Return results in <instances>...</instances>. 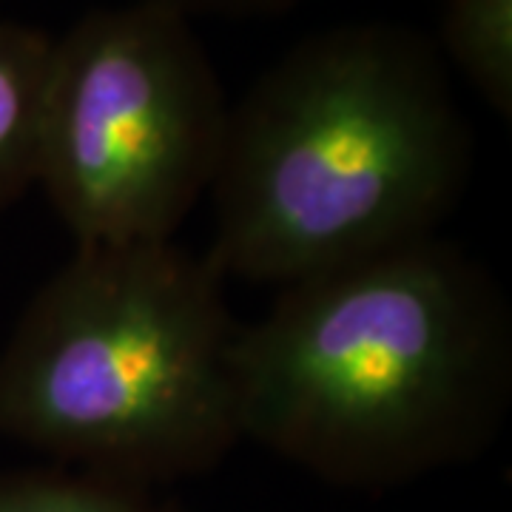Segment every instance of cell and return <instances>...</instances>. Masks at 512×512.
Here are the masks:
<instances>
[{"mask_svg":"<svg viewBox=\"0 0 512 512\" xmlns=\"http://www.w3.org/2000/svg\"><path fill=\"white\" fill-rule=\"evenodd\" d=\"M242 439L322 481L384 490L481 456L512 396L504 293L421 237L282 288L239 328Z\"/></svg>","mask_w":512,"mask_h":512,"instance_id":"cell-1","label":"cell"},{"mask_svg":"<svg viewBox=\"0 0 512 512\" xmlns=\"http://www.w3.org/2000/svg\"><path fill=\"white\" fill-rule=\"evenodd\" d=\"M473 171L441 52L399 23L299 40L231 109L214 177L222 276L293 282L433 237Z\"/></svg>","mask_w":512,"mask_h":512,"instance_id":"cell-2","label":"cell"},{"mask_svg":"<svg viewBox=\"0 0 512 512\" xmlns=\"http://www.w3.org/2000/svg\"><path fill=\"white\" fill-rule=\"evenodd\" d=\"M222 279L174 239L77 248L0 353V436L157 490L214 470L242 439Z\"/></svg>","mask_w":512,"mask_h":512,"instance_id":"cell-3","label":"cell"},{"mask_svg":"<svg viewBox=\"0 0 512 512\" xmlns=\"http://www.w3.org/2000/svg\"><path fill=\"white\" fill-rule=\"evenodd\" d=\"M228 117L185 15L94 9L55 40L37 185L77 248L168 242L214 185Z\"/></svg>","mask_w":512,"mask_h":512,"instance_id":"cell-4","label":"cell"},{"mask_svg":"<svg viewBox=\"0 0 512 512\" xmlns=\"http://www.w3.org/2000/svg\"><path fill=\"white\" fill-rule=\"evenodd\" d=\"M55 37L0 18V208L37 185Z\"/></svg>","mask_w":512,"mask_h":512,"instance_id":"cell-5","label":"cell"},{"mask_svg":"<svg viewBox=\"0 0 512 512\" xmlns=\"http://www.w3.org/2000/svg\"><path fill=\"white\" fill-rule=\"evenodd\" d=\"M441 49L490 109L512 114V0H447Z\"/></svg>","mask_w":512,"mask_h":512,"instance_id":"cell-6","label":"cell"},{"mask_svg":"<svg viewBox=\"0 0 512 512\" xmlns=\"http://www.w3.org/2000/svg\"><path fill=\"white\" fill-rule=\"evenodd\" d=\"M0 512H183L157 487L80 470L0 473Z\"/></svg>","mask_w":512,"mask_h":512,"instance_id":"cell-7","label":"cell"},{"mask_svg":"<svg viewBox=\"0 0 512 512\" xmlns=\"http://www.w3.org/2000/svg\"><path fill=\"white\" fill-rule=\"evenodd\" d=\"M180 12L185 18L191 15H231V18H259V15H282L302 0H151Z\"/></svg>","mask_w":512,"mask_h":512,"instance_id":"cell-8","label":"cell"}]
</instances>
